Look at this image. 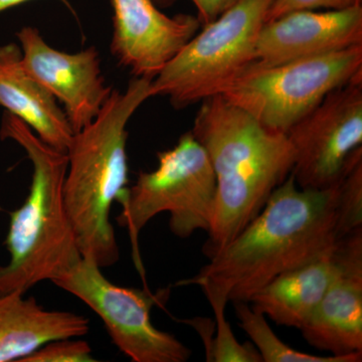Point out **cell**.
I'll use <instances>...</instances> for the list:
<instances>
[{"mask_svg": "<svg viewBox=\"0 0 362 362\" xmlns=\"http://www.w3.org/2000/svg\"><path fill=\"white\" fill-rule=\"evenodd\" d=\"M337 185L304 189L290 175L235 239L177 285L199 286L209 303L249 302L281 274L334 251L345 238L338 226Z\"/></svg>", "mask_w": 362, "mask_h": 362, "instance_id": "obj_1", "label": "cell"}, {"mask_svg": "<svg viewBox=\"0 0 362 362\" xmlns=\"http://www.w3.org/2000/svg\"><path fill=\"white\" fill-rule=\"evenodd\" d=\"M192 132L216 177L213 221L204 247L209 259L249 225L291 175L295 153L287 135L267 129L220 95L202 102Z\"/></svg>", "mask_w": 362, "mask_h": 362, "instance_id": "obj_2", "label": "cell"}, {"mask_svg": "<svg viewBox=\"0 0 362 362\" xmlns=\"http://www.w3.org/2000/svg\"><path fill=\"white\" fill-rule=\"evenodd\" d=\"M151 97L148 78L134 77L123 92L112 90L96 118L74 134L66 150V213L81 254L100 268L119 261L111 207L128 188V122Z\"/></svg>", "mask_w": 362, "mask_h": 362, "instance_id": "obj_3", "label": "cell"}, {"mask_svg": "<svg viewBox=\"0 0 362 362\" xmlns=\"http://www.w3.org/2000/svg\"><path fill=\"white\" fill-rule=\"evenodd\" d=\"M0 136L18 143L33 165L30 194L20 209L9 214L6 246L11 259L0 265V295L25 294L42 281L59 277L83 257L64 197L68 156L45 144L8 112L2 118Z\"/></svg>", "mask_w": 362, "mask_h": 362, "instance_id": "obj_4", "label": "cell"}, {"mask_svg": "<svg viewBox=\"0 0 362 362\" xmlns=\"http://www.w3.org/2000/svg\"><path fill=\"white\" fill-rule=\"evenodd\" d=\"M158 165L140 173L135 185L119 199L122 211L117 218L127 228L135 264L143 275L138 237L154 216L169 214L171 233L187 239L197 230L209 232L216 204V177L206 150L192 131L173 148L158 152Z\"/></svg>", "mask_w": 362, "mask_h": 362, "instance_id": "obj_5", "label": "cell"}, {"mask_svg": "<svg viewBox=\"0 0 362 362\" xmlns=\"http://www.w3.org/2000/svg\"><path fill=\"white\" fill-rule=\"evenodd\" d=\"M274 0H240L204 25L152 80L154 96L182 109L218 96L255 61V47Z\"/></svg>", "mask_w": 362, "mask_h": 362, "instance_id": "obj_6", "label": "cell"}, {"mask_svg": "<svg viewBox=\"0 0 362 362\" xmlns=\"http://www.w3.org/2000/svg\"><path fill=\"white\" fill-rule=\"evenodd\" d=\"M362 75V45L276 66L252 63L220 96L267 129H290L333 90Z\"/></svg>", "mask_w": 362, "mask_h": 362, "instance_id": "obj_7", "label": "cell"}, {"mask_svg": "<svg viewBox=\"0 0 362 362\" xmlns=\"http://www.w3.org/2000/svg\"><path fill=\"white\" fill-rule=\"evenodd\" d=\"M102 268L84 258L52 281L90 307L103 321L117 349L134 362H185L192 350L151 322L154 305L163 303L169 290L123 287L105 277Z\"/></svg>", "mask_w": 362, "mask_h": 362, "instance_id": "obj_8", "label": "cell"}, {"mask_svg": "<svg viewBox=\"0 0 362 362\" xmlns=\"http://www.w3.org/2000/svg\"><path fill=\"white\" fill-rule=\"evenodd\" d=\"M291 175L304 189L334 187L354 152L362 148V75L330 92L290 129Z\"/></svg>", "mask_w": 362, "mask_h": 362, "instance_id": "obj_9", "label": "cell"}, {"mask_svg": "<svg viewBox=\"0 0 362 362\" xmlns=\"http://www.w3.org/2000/svg\"><path fill=\"white\" fill-rule=\"evenodd\" d=\"M16 37L23 66L63 105L74 133L92 122L113 90L105 84L99 52L93 47L75 54L59 51L33 26L21 28Z\"/></svg>", "mask_w": 362, "mask_h": 362, "instance_id": "obj_10", "label": "cell"}, {"mask_svg": "<svg viewBox=\"0 0 362 362\" xmlns=\"http://www.w3.org/2000/svg\"><path fill=\"white\" fill-rule=\"evenodd\" d=\"M111 4L112 54L136 78L153 80L202 25L189 14L166 16L154 0H111Z\"/></svg>", "mask_w": 362, "mask_h": 362, "instance_id": "obj_11", "label": "cell"}, {"mask_svg": "<svg viewBox=\"0 0 362 362\" xmlns=\"http://www.w3.org/2000/svg\"><path fill=\"white\" fill-rule=\"evenodd\" d=\"M362 45V6L325 11H296L267 21L254 63L276 66Z\"/></svg>", "mask_w": 362, "mask_h": 362, "instance_id": "obj_12", "label": "cell"}, {"mask_svg": "<svg viewBox=\"0 0 362 362\" xmlns=\"http://www.w3.org/2000/svg\"><path fill=\"white\" fill-rule=\"evenodd\" d=\"M327 291L301 328L306 341L332 356L362 352V228L343 238L333 252Z\"/></svg>", "mask_w": 362, "mask_h": 362, "instance_id": "obj_13", "label": "cell"}, {"mask_svg": "<svg viewBox=\"0 0 362 362\" xmlns=\"http://www.w3.org/2000/svg\"><path fill=\"white\" fill-rule=\"evenodd\" d=\"M0 106L26 124L45 144L66 153L74 133L58 101L28 74L21 49L0 47Z\"/></svg>", "mask_w": 362, "mask_h": 362, "instance_id": "obj_14", "label": "cell"}, {"mask_svg": "<svg viewBox=\"0 0 362 362\" xmlns=\"http://www.w3.org/2000/svg\"><path fill=\"white\" fill-rule=\"evenodd\" d=\"M89 330L87 317L47 310L23 293L0 295V362H21L45 343L85 337Z\"/></svg>", "mask_w": 362, "mask_h": 362, "instance_id": "obj_15", "label": "cell"}, {"mask_svg": "<svg viewBox=\"0 0 362 362\" xmlns=\"http://www.w3.org/2000/svg\"><path fill=\"white\" fill-rule=\"evenodd\" d=\"M333 252L277 276L249 303L278 325L301 329L327 291L334 272Z\"/></svg>", "mask_w": 362, "mask_h": 362, "instance_id": "obj_16", "label": "cell"}, {"mask_svg": "<svg viewBox=\"0 0 362 362\" xmlns=\"http://www.w3.org/2000/svg\"><path fill=\"white\" fill-rule=\"evenodd\" d=\"M235 315L240 327L251 338L263 362H361L362 352L349 356H320L305 354L283 342L267 321L266 316L250 306L249 302H235Z\"/></svg>", "mask_w": 362, "mask_h": 362, "instance_id": "obj_17", "label": "cell"}, {"mask_svg": "<svg viewBox=\"0 0 362 362\" xmlns=\"http://www.w3.org/2000/svg\"><path fill=\"white\" fill-rule=\"evenodd\" d=\"M337 185L338 226L346 237L362 228V148L354 152Z\"/></svg>", "mask_w": 362, "mask_h": 362, "instance_id": "obj_18", "label": "cell"}, {"mask_svg": "<svg viewBox=\"0 0 362 362\" xmlns=\"http://www.w3.org/2000/svg\"><path fill=\"white\" fill-rule=\"evenodd\" d=\"M216 322V337L206 345V361L214 362H262L254 344L240 343L226 321V304L211 303Z\"/></svg>", "mask_w": 362, "mask_h": 362, "instance_id": "obj_19", "label": "cell"}, {"mask_svg": "<svg viewBox=\"0 0 362 362\" xmlns=\"http://www.w3.org/2000/svg\"><path fill=\"white\" fill-rule=\"evenodd\" d=\"M92 347L84 340L63 338L45 343L21 362H93Z\"/></svg>", "mask_w": 362, "mask_h": 362, "instance_id": "obj_20", "label": "cell"}, {"mask_svg": "<svg viewBox=\"0 0 362 362\" xmlns=\"http://www.w3.org/2000/svg\"><path fill=\"white\" fill-rule=\"evenodd\" d=\"M356 6H361V0H274L267 13L266 23L291 11L344 9Z\"/></svg>", "mask_w": 362, "mask_h": 362, "instance_id": "obj_21", "label": "cell"}, {"mask_svg": "<svg viewBox=\"0 0 362 362\" xmlns=\"http://www.w3.org/2000/svg\"><path fill=\"white\" fill-rule=\"evenodd\" d=\"M192 1L199 11L197 18L204 26L220 18L221 14L235 6L240 0H192Z\"/></svg>", "mask_w": 362, "mask_h": 362, "instance_id": "obj_22", "label": "cell"}, {"mask_svg": "<svg viewBox=\"0 0 362 362\" xmlns=\"http://www.w3.org/2000/svg\"><path fill=\"white\" fill-rule=\"evenodd\" d=\"M28 1H30V0H0V13Z\"/></svg>", "mask_w": 362, "mask_h": 362, "instance_id": "obj_23", "label": "cell"}, {"mask_svg": "<svg viewBox=\"0 0 362 362\" xmlns=\"http://www.w3.org/2000/svg\"><path fill=\"white\" fill-rule=\"evenodd\" d=\"M156 4H160V6H169V4H173L175 0H154Z\"/></svg>", "mask_w": 362, "mask_h": 362, "instance_id": "obj_24", "label": "cell"}]
</instances>
